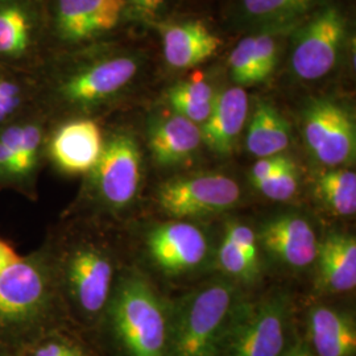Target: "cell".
<instances>
[{
    "label": "cell",
    "mask_w": 356,
    "mask_h": 356,
    "mask_svg": "<svg viewBox=\"0 0 356 356\" xmlns=\"http://www.w3.org/2000/svg\"><path fill=\"white\" fill-rule=\"evenodd\" d=\"M148 141L159 165L176 166L197 152L202 143V134L198 124L173 113L153 122Z\"/></svg>",
    "instance_id": "ffe728a7"
},
{
    "label": "cell",
    "mask_w": 356,
    "mask_h": 356,
    "mask_svg": "<svg viewBox=\"0 0 356 356\" xmlns=\"http://www.w3.org/2000/svg\"><path fill=\"white\" fill-rule=\"evenodd\" d=\"M307 330L314 355L355 356V319L350 313L332 306H314Z\"/></svg>",
    "instance_id": "d6986e66"
},
{
    "label": "cell",
    "mask_w": 356,
    "mask_h": 356,
    "mask_svg": "<svg viewBox=\"0 0 356 356\" xmlns=\"http://www.w3.org/2000/svg\"><path fill=\"white\" fill-rule=\"evenodd\" d=\"M318 0H241L238 16L256 28L297 23Z\"/></svg>",
    "instance_id": "cb8c5ba5"
},
{
    "label": "cell",
    "mask_w": 356,
    "mask_h": 356,
    "mask_svg": "<svg viewBox=\"0 0 356 356\" xmlns=\"http://www.w3.org/2000/svg\"><path fill=\"white\" fill-rule=\"evenodd\" d=\"M291 302L282 293L241 302L219 356H284L289 350Z\"/></svg>",
    "instance_id": "52a82bcc"
},
{
    "label": "cell",
    "mask_w": 356,
    "mask_h": 356,
    "mask_svg": "<svg viewBox=\"0 0 356 356\" xmlns=\"http://www.w3.org/2000/svg\"><path fill=\"white\" fill-rule=\"evenodd\" d=\"M284 356H316L313 354L312 348L305 343H297L289 347L286 354Z\"/></svg>",
    "instance_id": "e575fe53"
},
{
    "label": "cell",
    "mask_w": 356,
    "mask_h": 356,
    "mask_svg": "<svg viewBox=\"0 0 356 356\" xmlns=\"http://www.w3.org/2000/svg\"><path fill=\"white\" fill-rule=\"evenodd\" d=\"M143 67L140 54L110 41L51 53L33 73L38 108L51 124L94 118L120 102Z\"/></svg>",
    "instance_id": "6da1fadb"
},
{
    "label": "cell",
    "mask_w": 356,
    "mask_h": 356,
    "mask_svg": "<svg viewBox=\"0 0 356 356\" xmlns=\"http://www.w3.org/2000/svg\"><path fill=\"white\" fill-rule=\"evenodd\" d=\"M156 200L168 216L198 218L234 207L241 200V188L225 175L204 173L168 179L159 186Z\"/></svg>",
    "instance_id": "8fae6325"
},
{
    "label": "cell",
    "mask_w": 356,
    "mask_h": 356,
    "mask_svg": "<svg viewBox=\"0 0 356 356\" xmlns=\"http://www.w3.org/2000/svg\"><path fill=\"white\" fill-rule=\"evenodd\" d=\"M49 54L107 41L126 19L124 0H47Z\"/></svg>",
    "instance_id": "ba28073f"
},
{
    "label": "cell",
    "mask_w": 356,
    "mask_h": 356,
    "mask_svg": "<svg viewBox=\"0 0 356 356\" xmlns=\"http://www.w3.org/2000/svg\"><path fill=\"white\" fill-rule=\"evenodd\" d=\"M54 279L45 247L20 256L0 273V335H24L42 323L51 309Z\"/></svg>",
    "instance_id": "8992f818"
},
{
    "label": "cell",
    "mask_w": 356,
    "mask_h": 356,
    "mask_svg": "<svg viewBox=\"0 0 356 356\" xmlns=\"http://www.w3.org/2000/svg\"><path fill=\"white\" fill-rule=\"evenodd\" d=\"M166 63L175 69H189L207 61L222 45L202 22L160 24Z\"/></svg>",
    "instance_id": "ac0fdd59"
},
{
    "label": "cell",
    "mask_w": 356,
    "mask_h": 356,
    "mask_svg": "<svg viewBox=\"0 0 356 356\" xmlns=\"http://www.w3.org/2000/svg\"><path fill=\"white\" fill-rule=\"evenodd\" d=\"M104 313L124 355L168 356L170 309L143 276H122Z\"/></svg>",
    "instance_id": "7a4b0ae2"
},
{
    "label": "cell",
    "mask_w": 356,
    "mask_h": 356,
    "mask_svg": "<svg viewBox=\"0 0 356 356\" xmlns=\"http://www.w3.org/2000/svg\"><path fill=\"white\" fill-rule=\"evenodd\" d=\"M289 161H292L289 157L282 154H273L268 157H261L251 169L250 177L252 185L261 182L263 179L269 177L275 172H277L282 166L286 165Z\"/></svg>",
    "instance_id": "d6a6232c"
},
{
    "label": "cell",
    "mask_w": 356,
    "mask_h": 356,
    "mask_svg": "<svg viewBox=\"0 0 356 356\" xmlns=\"http://www.w3.org/2000/svg\"><path fill=\"white\" fill-rule=\"evenodd\" d=\"M49 56L45 6L0 0V65L35 73Z\"/></svg>",
    "instance_id": "30bf717a"
},
{
    "label": "cell",
    "mask_w": 356,
    "mask_h": 356,
    "mask_svg": "<svg viewBox=\"0 0 356 356\" xmlns=\"http://www.w3.org/2000/svg\"><path fill=\"white\" fill-rule=\"evenodd\" d=\"M216 99L213 88L201 78L179 82L168 91V102L173 113L198 126L211 114Z\"/></svg>",
    "instance_id": "484cf974"
},
{
    "label": "cell",
    "mask_w": 356,
    "mask_h": 356,
    "mask_svg": "<svg viewBox=\"0 0 356 356\" xmlns=\"http://www.w3.org/2000/svg\"><path fill=\"white\" fill-rule=\"evenodd\" d=\"M319 285L332 293L353 292L356 286V241L332 232L318 244L316 261Z\"/></svg>",
    "instance_id": "44dd1931"
},
{
    "label": "cell",
    "mask_w": 356,
    "mask_h": 356,
    "mask_svg": "<svg viewBox=\"0 0 356 356\" xmlns=\"http://www.w3.org/2000/svg\"><path fill=\"white\" fill-rule=\"evenodd\" d=\"M347 23L337 7L321 10L293 38V73L304 81H316L335 67L343 48Z\"/></svg>",
    "instance_id": "7c38bea8"
},
{
    "label": "cell",
    "mask_w": 356,
    "mask_h": 356,
    "mask_svg": "<svg viewBox=\"0 0 356 356\" xmlns=\"http://www.w3.org/2000/svg\"><path fill=\"white\" fill-rule=\"evenodd\" d=\"M218 264L227 276L243 282L254 281L260 272V266L251 261L226 235L218 250Z\"/></svg>",
    "instance_id": "83f0119b"
},
{
    "label": "cell",
    "mask_w": 356,
    "mask_h": 356,
    "mask_svg": "<svg viewBox=\"0 0 356 356\" xmlns=\"http://www.w3.org/2000/svg\"><path fill=\"white\" fill-rule=\"evenodd\" d=\"M231 76L239 86H251L267 79L254 51V38L247 36L232 49L229 58Z\"/></svg>",
    "instance_id": "4316f807"
},
{
    "label": "cell",
    "mask_w": 356,
    "mask_h": 356,
    "mask_svg": "<svg viewBox=\"0 0 356 356\" xmlns=\"http://www.w3.org/2000/svg\"><path fill=\"white\" fill-rule=\"evenodd\" d=\"M316 194L332 214L354 216L356 213V175L346 168H331L319 176Z\"/></svg>",
    "instance_id": "d4e9b609"
},
{
    "label": "cell",
    "mask_w": 356,
    "mask_h": 356,
    "mask_svg": "<svg viewBox=\"0 0 356 356\" xmlns=\"http://www.w3.org/2000/svg\"><path fill=\"white\" fill-rule=\"evenodd\" d=\"M254 188L272 201L285 202L292 200L298 189V173L293 161H289L269 177L256 184Z\"/></svg>",
    "instance_id": "f1b7e54d"
},
{
    "label": "cell",
    "mask_w": 356,
    "mask_h": 356,
    "mask_svg": "<svg viewBox=\"0 0 356 356\" xmlns=\"http://www.w3.org/2000/svg\"><path fill=\"white\" fill-rule=\"evenodd\" d=\"M126 17L144 23H156L165 11L168 0H124Z\"/></svg>",
    "instance_id": "4dcf8cb0"
},
{
    "label": "cell",
    "mask_w": 356,
    "mask_h": 356,
    "mask_svg": "<svg viewBox=\"0 0 356 356\" xmlns=\"http://www.w3.org/2000/svg\"><path fill=\"white\" fill-rule=\"evenodd\" d=\"M302 131L307 149L321 164L339 168L354 163L355 122L339 103L330 99L309 103L304 111Z\"/></svg>",
    "instance_id": "4fadbf2b"
},
{
    "label": "cell",
    "mask_w": 356,
    "mask_h": 356,
    "mask_svg": "<svg viewBox=\"0 0 356 356\" xmlns=\"http://www.w3.org/2000/svg\"><path fill=\"white\" fill-rule=\"evenodd\" d=\"M143 179L140 147L126 128L104 131L101 157L85 176L81 194L83 209L119 216L135 204Z\"/></svg>",
    "instance_id": "277c9868"
},
{
    "label": "cell",
    "mask_w": 356,
    "mask_h": 356,
    "mask_svg": "<svg viewBox=\"0 0 356 356\" xmlns=\"http://www.w3.org/2000/svg\"><path fill=\"white\" fill-rule=\"evenodd\" d=\"M54 276L64 282L65 293L78 314L88 319L104 313L115 282L113 254L90 239L45 245Z\"/></svg>",
    "instance_id": "5b68a950"
},
{
    "label": "cell",
    "mask_w": 356,
    "mask_h": 356,
    "mask_svg": "<svg viewBox=\"0 0 356 356\" xmlns=\"http://www.w3.org/2000/svg\"><path fill=\"white\" fill-rule=\"evenodd\" d=\"M40 1H41V3L45 6V1H47V0H40Z\"/></svg>",
    "instance_id": "d590c367"
},
{
    "label": "cell",
    "mask_w": 356,
    "mask_h": 356,
    "mask_svg": "<svg viewBox=\"0 0 356 356\" xmlns=\"http://www.w3.org/2000/svg\"><path fill=\"white\" fill-rule=\"evenodd\" d=\"M226 236H229L254 264L260 266L259 260V241L254 229L242 222H229L226 227Z\"/></svg>",
    "instance_id": "f546056e"
},
{
    "label": "cell",
    "mask_w": 356,
    "mask_h": 356,
    "mask_svg": "<svg viewBox=\"0 0 356 356\" xmlns=\"http://www.w3.org/2000/svg\"><path fill=\"white\" fill-rule=\"evenodd\" d=\"M35 108H38L35 74L0 65V127Z\"/></svg>",
    "instance_id": "603a6c76"
},
{
    "label": "cell",
    "mask_w": 356,
    "mask_h": 356,
    "mask_svg": "<svg viewBox=\"0 0 356 356\" xmlns=\"http://www.w3.org/2000/svg\"><path fill=\"white\" fill-rule=\"evenodd\" d=\"M0 356H4L3 355V353H1V350H0Z\"/></svg>",
    "instance_id": "8d00e7d4"
},
{
    "label": "cell",
    "mask_w": 356,
    "mask_h": 356,
    "mask_svg": "<svg viewBox=\"0 0 356 356\" xmlns=\"http://www.w3.org/2000/svg\"><path fill=\"white\" fill-rule=\"evenodd\" d=\"M248 116V95L235 86L216 95L213 111L201 128L204 144L219 156H229Z\"/></svg>",
    "instance_id": "e0dca14e"
},
{
    "label": "cell",
    "mask_w": 356,
    "mask_h": 356,
    "mask_svg": "<svg viewBox=\"0 0 356 356\" xmlns=\"http://www.w3.org/2000/svg\"><path fill=\"white\" fill-rule=\"evenodd\" d=\"M257 241L276 261L294 269L313 266L318 252L319 242L313 226L297 214L269 219L259 231Z\"/></svg>",
    "instance_id": "2e32d148"
},
{
    "label": "cell",
    "mask_w": 356,
    "mask_h": 356,
    "mask_svg": "<svg viewBox=\"0 0 356 356\" xmlns=\"http://www.w3.org/2000/svg\"><path fill=\"white\" fill-rule=\"evenodd\" d=\"M103 141L104 131L98 119H66L51 127L47 161L66 176H86L101 157Z\"/></svg>",
    "instance_id": "5bb4252c"
},
{
    "label": "cell",
    "mask_w": 356,
    "mask_h": 356,
    "mask_svg": "<svg viewBox=\"0 0 356 356\" xmlns=\"http://www.w3.org/2000/svg\"><path fill=\"white\" fill-rule=\"evenodd\" d=\"M19 259H20V254H17L13 245L0 239V273L15 261H17Z\"/></svg>",
    "instance_id": "836d02e7"
},
{
    "label": "cell",
    "mask_w": 356,
    "mask_h": 356,
    "mask_svg": "<svg viewBox=\"0 0 356 356\" xmlns=\"http://www.w3.org/2000/svg\"><path fill=\"white\" fill-rule=\"evenodd\" d=\"M145 245L153 264L168 276H181L201 267L209 254L206 234L182 219L153 227Z\"/></svg>",
    "instance_id": "9a60e30c"
},
{
    "label": "cell",
    "mask_w": 356,
    "mask_h": 356,
    "mask_svg": "<svg viewBox=\"0 0 356 356\" xmlns=\"http://www.w3.org/2000/svg\"><path fill=\"white\" fill-rule=\"evenodd\" d=\"M32 356H86L82 350L69 341L53 338L44 341L35 348Z\"/></svg>",
    "instance_id": "1f68e13d"
},
{
    "label": "cell",
    "mask_w": 356,
    "mask_h": 356,
    "mask_svg": "<svg viewBox=\"0 0 356 356\" xmlns=\"http://www.w3.org/2000/svg\"><path fill=\"white\" fill-rule=\"evenodd\" d=\"M291 144V127L270 103L260 102L254 108L247 131V148L256 157L281 154Z\"/></svg>",
    "instance_id": "7402d4cb"
},
{
    "label": "cell",
    "mask_w": 356,
    "mask_h": 356,
    "mask_svg": "<svg viewBox=\"0 0 356 356\" xmlns=\"http://www.w3.org/2000/svg\"><path fill=\"white\" fill-rule=\"evenodd\" d=\"M238 288L213 281L189 293L170 310L168 356H219L241 304Z\"/></svg>",
    "instance_id": "3957f363"
},
{
    "label": "cell",
    "mask_w": 356,
    "mask_h": 356,
    "mask_svg": "<svg viewBox=\"0 0 356 356\" xmlns=\"http://www.w3.org/2000/svg\"><path fill=\"white\" fill-rule=\"evenodd\" d=\"M53 124L38 108L0 127V189L33 198Z\"/></svg>",
    "instance_id": "9c48e42d"
}]
</instances>
